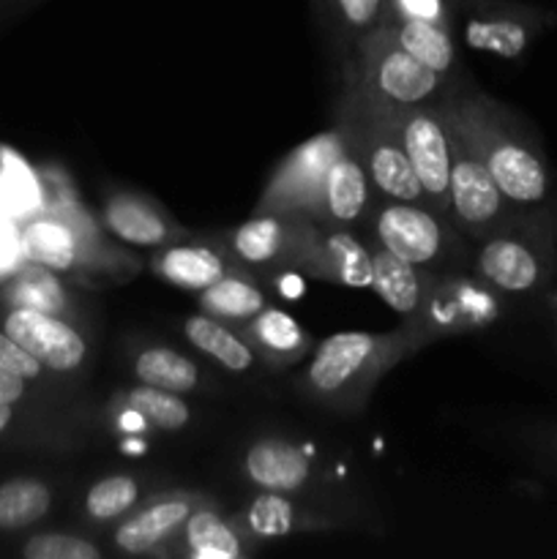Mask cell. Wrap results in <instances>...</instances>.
I'll return each mask as SVG.
<instances>
[{
    "mask_svg": "<svg viewBox=\"0 0 557 559\" xmlns=\"http://www.w3.org/2000/svg\"><path fill=\"white\" fill-rule=\"evenodd\" d=\"M52 508V491L36 478H16L0 486V530H22L42 522Z\"/></svg>",
    "mask_w": 557,
    "mask_h": 559,
    "instance_id": "obj_31",
    "label": "cell"
},
{
    "mask_svg": "<svg viewBox=\"0 0 557 559\" xmlns=\"http://www.w3.org/2000/svg\"><path fill=\"white\" fill-rule=\"evenodd\" d=\"M197 304H200V311H205V314L238 328L249 322L251 317L260 314L265 306H271V298H268L265 287L257 282L254 273L235 267L227 276H222L211 287L202 289Z\"/></svg>",
    "mask_w": 557,
    "mask_h": 559,
    "instance_id": "obj_27",
    "label": "cell"
},
{
    "mask_svg": "<svg viewBox=\"0 0 557 559\" xmlns=\"http://www.w3.org/2000/svg\"><path fill=\"white\" fill-rule=\"evenodd\" d=\"M557 25V11L522 0H457V38L478 52L519 60L549 27Z\"/></svg>",
    "mask_w": 557,
    "mask_h": 559,
    "instance_id": "obj_9",
    "label": "cell"
},
{
    "mask_svg": "<svg viewBox=\"0 0 557 559\" xmlns=\"http://www.w3.org/2000/svg\"><path fill=\"white\" fill-rule=\"evenodd\" d=\"M344 147L342 126L333 123L331 129L309 136L300 142L295 151H289L282 162L276 164L273 175L268 178L260 200H257V213H298V216L317 218L320 211L322 183L333 158Z\"/></svg>",
    "mask_w": 557,
    "mask_h": 559,
    "instance_id": "obj_11",
    "label": "cell"
},
{
    "mask_svg": "<svg viewBox=\"0 0 557 559\" xmlns=\"http://www.w3.org/2000/svg\"><path fill=\"white\" fill-rule=\"evenodd\" d=\"M388 20H429L453 31L457 0H388Z\"/></svg>",
    "mask_w": 557,
    "mask_h": 559,
    "instance_id": "obj_35",
    "label": "cell"
},
{
    "mask_svg": "<svg viewBox=\"0 0 557 559\" xmlns=\"http://www.w3.org/2000/svg\"><path fill=\"white\" fill-rule=\"evenodd\" d=\"M14 404H0V435H3L5 429L11 426V420H14Z\"/></svg>",
    "mask_w": 557,
    "mask_h": 559,
    "instance_id": "obj_41",
    "label": "cell"
},
{
    "mask_svg": "<svg viewBox=\"0 0 557 559\" xmlns=\"http://www.w3.org/2000/svg\"><path fill=\"white\" fill-rule=\"evenodd\" d=\"M246 535L251 540H278L287 535L300 533V530L325 527V519L320 513H311L300 502L293 500V495L282 491H260L251 497L249 506L235 516Z\"/></svg>",
    "mask_w": 557,
    "mask_h": 559,
    "instance_id": "obj_26",
    "label": "cell"
},
{
    "mask_svg": "<svg viewBox=\"0 0 557 559\" xmlns=\"http://www.w3.org/2000/svg\"><path fill=\"white\" fill-rule=\"evenodd\" d=\"M173 544L175 555L191 559H240L254 551V540L240 530L235 516H224L208 500L191 513Z\"/></svg>",
    "mask_w": 557,
    "mask_h": 559,
    "instance_id": "obj_21",
    "label": "cell"
},
{
    "mask_svg": "<svg viewBox=\"0 0 557 559\" xmlns=\"http://www.w3.org/2000/svg\"><path fill=\"white\" fill-rule=\"evenodd\" d=\"M123 409L156 431H180L191 424V407L183 393L142 385V382L123 393Z\"/></svg>",
    "mask_w": 557,
    "mask_h": 559,
    "instance_id": "obj_30",
    "label": "cell"
},
{
    "mask_svg": "<svg viewBox=\"0 0 557 559\" xmlns=\"http://www.w3.org/2000/svg\"><path fill=\"white\" fill-rule=\"evenodd\" d=\"M238 333L254 349L257 358L265 360L273 369L304 364L315 349V338L306 333V328H300V322L293 320L287 311L273 309V306H265L260 314L238 325Z\"/></svg>",
    "mask_w": 557,
    "mask_h": 559,
    "instance_id": "obj_22",
    "label": "cell"
},
{
    "mask_svg": "<svg viewBox=\"0 0 557 559\" xmlns=\"http://www.w3.org/2000/svg\"><path fill=\"white\" fill-rule=\"evenodd\" d=\"M369 240V238H366ZM369 254H371V282L369 287L375 289L377 298L396 311L402 322L415 320L424 304L426 284H429L431 273L420 271V267L410 265L402 257L388 251L386 246L369 240Z\"/></svg>",
    "mask_w": 557,
    "mask_h": 559,
    "instance_id": "obj_25",
    "label": "cell"
},
{
    "mask_svg": "<svg viewBox=\"0 0 557 559\" xmlns=\"http://www.w3.org/2000/svg\"><path fill=\"white\" fill-rule=\"evenodd\" d=\"M360 233L426 273H446L473 265V240L464 238L451 218L431 211L424 202H396L377 197Z\"/></svg>",
    "mask_w": 557,
    "mask_h": 559,
    "instance_id": "obj_6",
    "label": "cell"
},
{
    "mask_svg": "<svg viewBox=\"0 0 557 559\" xmlns=\"http://www.w3.org/2000/svg\"><path fill=\"white\" fill-rule=\"evenodd\" d=\"M415 353L418 347L404 322L388 333H333L315 344L295 388L320 409L355 415L369 404L382 377Z\"/></svg>",
    "mask_w": 557,
    "mask_h": 559,
    "instance_id": "obj_2",
    "label": "cell"
},
{
    "mask_svg": "<svg viewBox=\"0 0 557 559\" xmlns=\"http://www.w3.org/2000/svg\"><path fill=\"white\" fill-rule=\"evenodd\" d=\"M131 369L142 385L164 388V391L173 393H194L202 388L200 366L178 349L162 347V344L140 349Z\"/></svg>",
    "mask_w": 557,
    "mask_h": 559,
    "instance_id": "obj_29",
    "label": "cell"
},
{
    "mask_svg": "<svg viewBox=\"0 0 557 559\" xmlns=\"http://www.w3.org/2000/svg\"><path fill=\"white\" fill-rule=\"evenodd\" d=\"M20 246L25 260L93 284L126 282L142 267L140 260L123 254L109 240L104 224L87 216L85 207H66L55 216L33 218L22 229Z\"/></svg>",
    "mask_w": 557,
    "mask_h": 559,
    "instance_id": "obj_4",
    "label": "cell"
},
{
    "mask_svg": "<svg viewBox=\"0 0 557 559\" xmlns=\"http://www.w3.org/2000/svg\"><path fill=\"white\" fill-rule=\"evenodd\" d=\"M298 276L339 284V287H369V240L358 229L333 227V224H322L315 218Z\"/></svg>",
    "mask_w": 557,
    "mask_h": 559,
    "instance_id": "obj_14",
    "label": "cell"
},
{
    "mask_svg": "<svg viewBox=\"0 0 557 559\" xmlns=\"http://www.w3.org/2000/svg\"><path fill=\"white\" fill-rule=\"evenodd\" d=\"M315 218L298 213H257L218 235L229 260L254 276H298Z\"/></svg>",
    "mask_w": 557,
    "mask_h": 559,
    "instance_id": "obj_10",
    "label": "cell"
},
{
    "mask_svg": "<svg viewBox=\"0 0 557 559\" xmlns=\"http://www.w3.org/2000/svg\"><path fill=\"white\" fill-rule=\"evenodd\" d=\"M552 211H555V222H557V207H555V205H552Z\"/></svg>",
    "mask_w": 557,
    "mask_h": 559,
    "instance_id": "obj_42",
    "label": "cell"
},
{
    "mask_svg": "<svg viewBox=\"0 0 557 559\" xmlns=\"http://www.w3.org/2000/svg\"><path fill=\"white\" fill-rule=\"evenodd\" d=\"M235 262L229 260L227 251L222 249V243L216 240L213 243H197V240H178V243H169L156 249V254L151 257V271L156 273L162 282L173 284V287L189 289V293H202L205 287H211L213 282H218L222 276H227L229 271H235Z\"/></svg>",
    "mask_w": 557,
    "mask_h": 559,
    "instance_id": "obj_20",
    "label": "cell"
},
{
    "mask_svg": "<svg viewBox=\"0 0 557 559\" xmlns=\"http://www.w3.org/2000/svg\"><path fill=\"white\" fill-rule=\"evenodd\" d=\"M453 129L478 151L502 197L517 213L549 211L552 167L544 145L511 107L470 82L440 104Z\"/></svg>",
    "mask_w": 557,
    "mask_h": 559,
    "instance_id": "obj_1",
    "label": "cell"
},
{
    "mask_svg": "<svg viewBox=\"0 0 557 559\" xmlns=\"http://www.w3.org/2000/svg\"><path fill=\"white\" fill-rule=\"evenodd\" d=\"M0 369L22 377L25 382H33L38 380V377H44L47 366H44L42 360L33 358V355L27 353L22 344H16L9 333L0 331Z\"/></svg>",
    "mask_w": 557,
    "mask_h": 559,
    "instance_id": "obj_36",
    "label": "cell"
},
{
    "mask_svg": "<svg viewBox=\"0 0 557 559\" xmlns=\"http://www.w3.org/2000/svg\"><path fill=\"white\" fill-rule=\"evenodd\" d=\"M336 123L342 126L344 140L364 164L371 189L380 200L424 202L420 180L404 151L396 118L391 109L377 107L355 93L342 91L336 102Z\"/></svg>",
    "mask_w": 557,
    "mask_h": 559,
    "instance_id": "obj_7",
    "label": "cell"
},
{
    "mask_svg": "<svg viewBox=\"0 0 557 559\" xmlns=\"http://www.w3.org/2000/svg\"><path fill=\"white\" fill-rule=\"evenodd\" d=\"M3 331L27 349L47 371L69 374L87 364V338L60 314L14 306L5 314Z\"/></svg>",
    "mask_w": 557,
    "mask_h": 559,
    "instance_id": "obj_15",
    "label": "cell"
},
{
    "mask_svg": "<svg viewBox=\"0 0 557 559\" xmlns=\"http://www.w3.org/2000/svg\"><path fill=\"white\" fill-rule=\"evenodd\" d=\"M473 267L506 298H535L557 278L555 211L517 213L495 233L473 240Z\"/></svg>",
    "mask_w": 557,
    "mask_h": 559,
    "instance_id": "obj_3",
    "label": "cell"
},
{
    "mask_svg": "<svg viewBox=\"0 0 557 559\" xmlns=\"http://www.w3.org/2000/svg\"><path fill=\"white\" fill-rule=\"evenodd\" d=\"M183 336L191 347L200 349L205 358L216 360L227 371H249L257 364L254 349L246 344L238 328L216 320V317L205 314V311L186 317Z\"/></svg>",
    "mask_w": 557,
    "mask_h": 559,
    "instance_id": "obj_28",
    "label": "cell"
},
{
    "mask_svg": "<svg viewBox=\"0 0 557 559\" xmlns=\"http://www.w3.org/2000/svg\"><path fill=\"white\" fill-rule=\"evenodd\" d=\"M22 251L20 240H14V235H11V229H0V271L3 267H9L11 262L16 260V254Z\"/></svg>",
    "mask_w": 557,
    "mask_h": 559,
    "instance_id": "obj_39",
    "label": "cell"
},
{
    "mask_svg": "<svg viewBox=\"0 0 557 559\" xmlns=\"http://www.w3.org/2000/svg\"><path fill=\"white\" fill-rule=\"evenodd\" d=\"M391 38L402 44L413 58L420 63L435 69L437 74L451 80L453 85L464 87L470 85L467 74H464L462 58H459L457 33L446 25H437L429 20H386L382 22Z\"/></svg>",
    "mask_w": 557,
    "mask_h": 559,
    "instance_id": "obj_24",
    "label": "cell"
},
{
    "mask_svg": "<svg viewBox=\"0 0 557 559\" xmlns=\"http://www.w3.org/2000/svg\"><path fill=\"white\" fill-rule=\"evenodd\" d=\"M546 309H549V317H552V325H555V333H557V287H549L546 289Z\"/></svg>",
    "mask_w": 557,
    "mask_h": 559,
    "instance_id": "obj_40",
    "label": "cell"
},
{
    "mask_svg": "<svg viewBox=\"0 0 557 559\" xmlns=\"http://www.w3.org/2000/svg\"><path fill=\"white\" fill-rule=\"evenodd\" d=\"M205 502V497L191 495V491H167L142 508H134L129 516H123L115 527L112 544L123 555H164L167 544L178 538L180 527L189 522L191 513Z\"/></svg>",
    "mask_w": 557,
    "mask_h": 559,
    "instance_id": "obj_16",
    "label": "cell"
},
{
    "mask_svg": "<svg viewBox=\"0 0 557 559\" xmlns=\"http://www.w3.org/2000/svg\"><path fill=\"white\" fill-rule=\"evenodd\" d=\"M402 134L404 151L424 189L426 205L448 216V186H451L453 134L442 107L391 109Z\"/></svg>",
    "mask_w": 557,
    "mask_h": 559,
    "instance_id": "obj_13",
    "label": "cell"
},
{
    "mask_svg": "<svg viewBox=\"0 0 557 559\" xmlns=\"http://www.w3.org/2000/svg\"><path fill=\"white\" fill-rule=\"evenodd\" d=\"M451 126V120H448ZM451 186H448V218L467 240H478L495 233L517 216L500 186L491 178L489 167L478 156L467 136L451 126Z\"/></svg>",
    "mask_w": 557,
    "mask_h": 559,
    "instance_id": "obj_12",
    "label": "cell"
},
{
    "mask_svg": "<svg viewBox=\"0 0 557 559\" xmlns=\"http://www.w3.org/2000/svg\"><path fill=\"white\" fill-rule=\"evenodd\" d=\"M27 382L22 377L11 374V371L0 369V404H16L25 396Z\"/></svg>",
    "mask_w": 557,
    "mask_h": 559,
    "instance_id": "obj_37",
    "label": "cell"
},
{
    "mask_svg": "<svg viewBox=\"0 0 557 559\" xmlns=\"http://www.w3.org/2000/svg\"><path fill=\"white\" fill-rule=\"evenodd\" d=\"M375 200L377 194L371 189V180L366 175L364 164H360V158L355 156V151L344 140V147L325 173L317 222L358 229L360 233L371 207H375Z\"/></svg>",
    "mask_w": 557,
    "mask_h": 559,
    "instance_id": "obj_18",
    "label": "cell"
},
{
    "mask_svg": "<svg viewBox=\"0 0 557 559\" xmlns=\"http://www.w3.org/2000/svg\"><path fill=\"white\" fill-rule=\"evenodd\" d=\"M342 91L355 93L377 107L413 109L440 107L462 87L413 58L402 44L393 41L386 27H377L360 38L353 55L342 63Z\"/></svg>",
    "mask_w": 557,
    "mask_h": 559,
    "instance_id": "obj_5",
    "label": "cell"
},
{
    "mask_svg": "<svg viewBox=\"0 0 557 559\" xmlns=\"http://www.w3.org/2000/svg\"><path fill=\"white\" fill-rule=\"evenodd\" d=\"M25 559H102V549L93 540L71 533H42L33 535L22 546Z\"/></svg>",
    "mask_w": 557,
    "mask_h": 559,
    "instance_id": "obj_34",
    "label": "cell"
},
{
    "mask_svg": "<svg viewBox=\"0 0 557 559\" xmlns=\"http://www.w3.org/2000/svg\"><path fill=\"white\" fill-rule=\"evenodd\" d=\"M311 14L342 66L360 38L388 20V0H311Z\"/></svg>",
    "mask_w": 557,
    "mask_h": 559,
    "instance_id": "obj_23",
    "label": "cell"
},
{
    "mask_svg": "<svg viewBox=\"0 0 557 559\" xmlns=\"http://www.w3.org/2000/svg\"><path fill=\"white\" fill-rule=\"evenodd\" d=\"M9 300L11 306H27V309L52 311V314H60L66 309V293L60 282L49 267L36 265V262L22 267L20 276L11 282Z\"/></svg>",
    "mask_w": 557,
    "mask_h": 559,
    "instance_id": "obj_33",
    "label": "cell"
},
{
    "mask_svg": "<svg viewBox=\"0 0 557 559\" xmlns=\"http://www.w3.org/2000/svg\"><path fill=\"white\" fill-rule=\"evenodd\" d=\"M102 224L109 238L134 249H162L191 238L189 229L180 227L158 202L129 189H115L104 197Z\"/></svg>",
    "mask_w": 557,
    "mask_h": 559,
    "instance_id": "obj_17",
    "label": "cell"
},
{
    "mask_svg": "<svg viewBox=\"0 0 557 559\" xmlns=\"http://www.w3.org/2000/svg\"><path fill=\"white\" fill-rule=\"evenodd\" d=\"M508 298L484 282L473 267L431 273L426 284L424 304L415 320L404 322L415 338V347L457 333L481 331L506 317Z\"/></svg>",
    "mask_w": 557,
    "mask_h": 559,
    "instance_id": "obj_8",
    "label": "cell"
},
{
    "mask_svg": "<svg viewBox=\"0 0 557 559\" xmlns=\"http://www.w3.org/2000/svg\"><path fill=\"white\" fill-rule=\"evenodd\" d=\"M240 467L251 486L260 491H282V495H298L309 489L317 475L309 453L284 437H260L251 442Z\"/></svg>",
    "mask_w": 557,
    "mask_h": 559,
    "instance_id": "obj_19",
    "label": "cell"
},
{
    "mask_svg": "<svg viewBox=\"0 0 557 559\" xmlns=\"http://www.w3.org/2000/svg\"><path fill=\"white\" fill-rule=\"evenodd\" d=\"M140 500H142L140 480L131 478V475L126 473L107 475V478L96 480V484L87 489L85 513L91 522L112 524V522H120L123 516H129Z\"/></svg>",
    "mask_w": 557,
    "mask_h": 559,
    "instance_id": "obj_32",
    "label": "cell"
},
{
    "mask_svg": "<svg viewBox=\"0 0 557 559\" xmlns=\"http://www.w3.org/2000/svg\"><path fill=\"white\" fill-rule=\"evenodd\" d=\"M533 442L546 459H552V464L557 467V426H544V429L533 431Z\"/></svg>",
    "mask_w": 557,
    "mask_h": 559,
    "instance_id": "obj_38",
    "label": "cell"
}]
</instances>
